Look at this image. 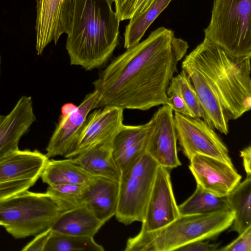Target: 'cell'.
Wrapping results in <instances>:
<instances>
[{
  "mask_svg": "<svg viewBox=\"0 0 251 251\" xmlns=\"http://www.w3.org/2000/svg\"><path fill=\"white\" fill-rule=\"evenodd\" d=\"M98 97V92L94 90L86 95L83 101L72 111L61 114L46 148L45 154L49 158L58 155L65 157L73 151Z\"/></svg>",
  "mask_w": 251,
  "mask_h": 251,
  "instance_id": "14",
  "label": "cell"
},
{
  "mask_svg": "<svg viewBox=\"0 0 251 251\" xmlns=\"http://www.w3.org/2000/svg\"><path fill=\"white\" fill-rule=\"evenodd\" d=\"M118 195V182L95 176L86 186L84 204L99 220L105 223L116 214Z\"/></svg>",
  "mask_w": 251,
  "mask_h": 251,
  "instance_id": "19",
  "label": "cell"
},
{
  "mask_svg": "<svg viewBox=\"0 0 251 251\" xmlns=\"http://www.w3.org/2000/svg\"><path fill=\"white\" fill-rule=\"evenodd\" d=\"M66 49L70 64L86 71L105 64L117 46L120 21L112 0H73Z\"/></svg>",
  "mask_w": 251,
  "mask_h": 251,
  "instance_id": "2",
  "label": "cell"
},
{
  "mask_svg": "<svg viewBox=\"0 0 251 251\" xmlns=\"http://www.w3.org/2000/svg\"><path fill=\"white\" fill-rule=\"evenodd\" d=\"M112 141L98 145L72 158L92 175L119 182L121 171L112 154Z\"/></svg>",
  "mask_w": 251,
  "mask_h": 251,
  "instance_id": "21",
  "label": "cell"
},
{
  "mask_svg": "<svg viewBox=\"0 0 251 251\" xmlns=\"http://www.w3.org/2000/svg\"><path fill=\"white\" fill-rule=\"evenodd\" d=\"M188 43L160 27L114 58L93 82L94 109L107 106L146 111L168 104L167 90Z\"/></svg>",
  "mask_w": 251,
  "mask_h": 251,
  "instance_id": "1",
  "label": "cell"
},
{
  "mask_svg": "<svg viewBox=\"0 0 251 251\" xmlns=\"http://www.w3.org/2000/svg\"><path fill=\"white\" fill-rule=\"evenodd\" d=\"M180 215L209 214L230 211L226 196H219L197 185L193 194L178 206Z\"/></svg>",
  "mask_w": 251,
  "mask_h": 251,
  "instance_id": "24",
  "label": "cell"
},
{
  "mask_svg": "<svg viewBox=\"0 0 251 251\" xmlns=\"http://www.w3.org/2000/svg\"><path fill=\"white\" fill-rule=\"evenodd\" d=\"M73 0H36V50L41 55L51 42L56 45L70 31Z\"/></svg>",
  "mask_w": 251,
  "mask_h": 251,
  "instance_id": "10",
  "label": "cell"
},
{
  "mask_svg": "<svg viewBox=\"0 0 251 251\" xmlns=\"http://www.w3.org/2000/svg\"><path fill=\"white\" fill-rule=\"evenodd\" d=\"M86 186L75 184L49 185L46 193L53 199L63 212L84 204Z\"/></svg>",
  "mask_w": 251,
  "mask_h": 251,
  "instance_id": "27",
  "label": "cell"
},
{
  "mask_svg": "<svg viewBox=\"0 0 251 251\" xmlns=\"http://www.w3.org/2000/svg\"><path fill=\"white\" fill-rule=\"evenodd\" d=\"M169 86L180 94L196 117L203 120L204 114L201 104L189 76L184 70L173 77Z\"/></svg>",
  "mask_w": 251,
  "mask_h": 251,
  "instance_id": "28",
  "label": "cell"
},
{
  "mask_svg": "<svg viewBox=\"0 0 251 251\" xmlns=\"http://www.w3.org/2000/svg\"><path fill=\"white\" fill-rule=\"evenodd\" d=\"M204 33L231 56H251V0H214Z\"/></svg>",
  "mask_w": 251,
  "mask_h": 251,
  "instance_id": "5",
  "label": "cell"
},
{
  "mask_svg": "<svg viewBox=\"0 0 251 251\" xmlns=\"http://www.w3.org/2000/svg\"><path fill=\"white\" fill-rule=\"evenodd\" d=\"M4 116L0 115V122L1 121L3 118Z\"/></svg>",
  "mask_w": 251,
  "mask_h": 251,
  "instance_id": "35",
  "label": "cell"
},
{
  "mask_svg": "<svg viewBox=\"0 0 251 251\" xmlns=\"http://www.w3.org/2000/svg\"><path fill=\"white\" fill-rule=\"evenodd\" d=\"M170 172V170L159 165L140 231L161 229L180 216Z\"/></svg>",
  "mask_w": 251,
  "mask_h": 251,
  "instance_id": "11",
  "label": "cell"
},
{
  "mask_svg": "<svg viewBox=\"0 0 251 251\" xmlns=\"http://www.w3.org/2000/svg\"><path fill=\"white\" fill-rule=\"evenodd\" d=\"M234 218L230 230L241 233L251 226V175H247L227 196Z\"/></svg>",
  "mask_w": 251,
  "mask_h": 251,
  "instance_id": "23",
  "label": "cell"
},
{
  "mask_svg": "<svg viewBox=\"0 0 251 251\" xmlns=\"http://www.w3.org/2000/svg\"><path fill=\"white\" fill-rule=\"evenodd\" d=\"M52 233L50 227L35 235L34 238L25 246L22 251H44L45 247Z\"/></svg>",
  "mask_w": 251,
  "mask_h": 251,
  "instance_id": "32",
  "label": "cell"
},
{
  "mask_svg": "<svg viewBox=\"0 0 251 251\" xmlns=\"http://www.w3.org/2000/svg\"><path fill=\"white\" fill-rule=\"evenodd\" d=\"M103 247L98 244L94 237L77 236L52 231L44 251H103Z\"/></svg>",
  "mask_w": 251,
  "mask_h": 251,
  "instance_id": "26",
  "label": "cell"
},
{
  "mask_svg": "<svg viewBox=\"0 0 251 251\" xmlns=\"http://www.w3.org/2000/svg\"><path fill=\"white\" fill-rule=\"evenodd\" d=\"M220 251H251V226L247 228L234 240L226 246L219 248Z\"/></svg>",
  "mask_w": 251,
  "mask_h": 251,
  "instance_id": "31",
  "label": "cell"
},
{
  "mask_svg": "<svg viewBox=\"0 0 251 251\" xmlns=\"http://www.w3.org/2000/svg\"><path fill=\"white\" fill-rule=\"evenodd\" d=\"M151 128L150 120L143 125H123L116 134L112 141V151L121 173L146 152Z\"/></svg>",
  "mask_w": 251,
  "mask_h": 251,
  "instance_id": "18",
  "label": "cell"
},
{
  "mask_svg": "<svg viewBox=\"0 0 251 251\" xmlns=\"http://www.w3.org/2000/svg\"><path fill=\"white\" fill-rule=\"evenodd\" d=\"M124 109L114 106L100 108L88 115L75 148L65 158L77 155L112 141L124 125Z\"/></svg>",
  "mask_w": 251,
  "mask_h": 251,
  "instance_id": "13",
  "label": "cell"
},
{
  "mask_svg": "<svg viewBox=\"0 0 251 251\" xmlns=\"http://www.w3.org/2000/svg\"><path fill=\"white\" fill-rule=\"evenodd\" d=\"M1 56L0 54V75Z\"/></svg>",
  "mask_w": 251,
  "mask_h": 251,
  "instance_id": "36",
  "label": "cell"
},
{
  "mask_svg": "<svg viewBox=\"0 0 251 251\" xmlns=\"http://www.w3.org/2000/svg\"><path fill=\"white\" fill-rule=\"evenodd\" d=\"M151 120L152 128L146 152L159 166L169 170L180 166L173 110L168 104L162 105Z\"/></svg>",
  "mask_w": 251,
  "mask_h": 251,
  "instance_id": "12",
  "label": "cell"
},
{
  "mask_svg": "<svg viewBox=\"0 0 251 251\" xmlns=\"http://www.w3.org/2000/svg\"><path fill=\"white\" fill-rule=\"evenodd\" d=\"M234 218L231 211L180 215L165 227L140 231L129 238L126 251H172L190 243L216 238L228 228Z\"/></svg>",
  "mask_w": 251,
  "mask_h": 251,
  "instance_id": "4",
  "label": "cell"
},
{
  "mask_svg": "<svg viewBox=\"0 0 251 251\" xmlns=\"http://www.w3.org/2000/svg\"><path fill=\"white\" fill-rule=\"evenodd\" d=\"M35 120L31 97L22 96L0 122V161L19 150L20 139Z\"/></svg>",
  "mask_w": 251,
  "mask_h": 251,
  "instance_id": "17",
  "label": "cell"
},
{
  "mask_svg": "<svg viewBox=\"0 0 251 251\" xmlns=\"http://www.w3.org/2000/svg\"><path fill=\"white\" fill-rule=\"evenodd\" d=\"M204 240H200L186 244L176 250L183 251H217L220 243L210 244Z\"/></svg>",
  "mask_w": 251,
  "mask_h": 251,
  "instance_id": "33",
  "label": "cell"
},
{
  "mask_svg": "<svg viewBox=\"0 0 251 251\" xmlns=\"http://www.w3.org/2000/svg\"><path fill=\"white\" fill-rule=\"evenodd\" d=\"M172 0H154L144 12L129 20L124 32V47L127 49L139 43L145 32Z\"/></svg>",
  "mask_w": 251,
  "mask_h": 251,
  "instance_id": "25",
  "label": "cell"
},
{
  "mask_svg": "<svg viewBox=\"0 0 251 251\" xmlns=\"http://www.w3.org/2000/svg\"><path fill=\"white\" fill-rule=\"evenodd\" d=\"M167 95V104L171 107L173 111L186 116L196 117L180 94L176 89L168 86Z\"/></svg>",
  "mask_w": 251,
  "mask_h": 251,
  "instance_id": "30",
  "label": "cell"
},
{
  "mask_svg": "<svg viewBox=\"0 0 251 251\" xmlns=\"http://www.w3.org/2000/svg\"><path fill=\"white\" fill-rule=\"evenodd\" d=\"M120 21L130 20L146 10L154 0H112Z\"/></svg>",
  "mask_w": 251,
  "mask_h": 251,
  "instance_id": "29",
  "label": "cell"
},
{
  "mask_svg": "<svg viewBox=\"0 0 251 251\" xmlns=\"http://www.w3.org/2000/svg\"><path fill=\"white\" fill-rule=\"evenodd\" d=\"M208 77L228 121L251 109V56L234 57L204 38L186 56Z\"/></svg>",
  "mask_w": 251,
  "mask_h": 251,
  "instance_id": "3",
  "label": "cell"
},
{
  "mask_svg": "<svg viewBox=\"0 0 251 251\" xmlns=\"http://www.w3.org/2000/svg\"><path fill=\"white\" fill-rule=\"evenodd\" d=\"M158 166L145 152L121 173L118 203L115 215L119 222L128 225L143 221Z\"/></svg>",
  "mask_w": 251,
  "mask_h": 251,
  "instance_id": "7",
  "label": "cell"
},
{
  "mask_svg": "<svg viewBox=\"0 0 251 251\" xmlns=\"http://www.w3.org/2000/svg\"><path fill=\"white\" fill-rule=\"evenodd\" d=\"M189 160V168L197 185L214 195L226 196L240 182L242 176L234 166L201 154Z\"/></svg>",
  "mask_w": 251,
  "mask_h": 251,
  "instance_id": "15",
  "label": "cell"
},
{
  "mask_svg": "<svg viewBox=\"0 0 251 251\" xmlns=\"http://www.w3.org/2000/svg\"><path fill=\"white\" fill-rule=\"evenodd\" d=\"M243 164L247 175H251V146L249 145L240 151Z\"/></svg>",
  "mask_w": 251,
  "mask_h": 251,
  "instance_id": "34",
  "label": "cell"
},
{
  "mask_svg": "<svg viewBox=\"0 0 251 251\" xmlns=\"http://www.w3.org/2000/svg\"><path fill=\"white\" fill-rule=\"evenodd\" d=\"M181 67L187 74L196 92L204 112L203 120L211 128L227 135L229 132V121L208 77L186 56Z\"/></svg>",
  "mask_w": 251,
  "mask_h": 251,
  "instance_id": "16",
  "label": "cell"
},
{
  "mask_svg": "<svg viewBox=\"0 0 251 251\" xmlns=\"http://www.w3.org/2000/svg\"><path fill=\"white\" fill-rule=\"evenodd\" d=\"M95 176L75 163L72 158L49 159L40 177L49 185L75 184L87 186Z\"/></svg>",
  "mask_w": 251,
  "mask_h": 251,
  "instance_id": "22",
  "label": "cell"
},
{
  "mask_svg": "<svg viewBox=\"0 0 251 251\" xmlns=\"http://www.w3.org/2000/svg\"><path fill=\"white\" fill-rule=\"evenodd\" d=\"M104 224L83 204L62 212L51 228L55 233L94 237Z\"/></svg>",
  "mask_w": 251,
  "mask_h": 251,
  "instance_id": "20",
  "label": "cell"
},
{
  "mask_svg": "<svg viewBox=\"0 0 251 251\" xmlns=\"http://www.w3.org/2000/svg\"><path fill=\"white\" fill-rule=\"evenodd\" d=\"M49 158L37 150H18L0 161V201L32 187Z\"/></svg>",
  "mask_w": 251,
  "mask_h": 251,
  "instance_id": "9",
  "label": "cell"
},
{
  "mask_svg": "<svg viewBox=\"0 0 251 251\" xmlns=\"http://www.w3.org/2000/svg\"><path fill=\"white\" fill-rule=\"evenodd\" d=\"M61 212L47 193L26 190L0 201V226L14 238H24L51 227Z\"/></svg>",
  "mask_w": 251,
  "mask_h": 251,
  "instance_id": "6",
  "label": "cell"
},
{
  "mask_svg": "<svg viewBox=\"0 0 251 251\" xmlns=\"http://www.w3.org/2000/svg\"><path fill=\"white\" fill-rule=\"evenodd\" d=\"M177 141L189 160L196 154L212 157L234 166L228 150L221 138L202 119L174 112Z\"/></svg>",
  "mask_w": 251,
  "mask_h": 251,
  "instance_id": "8",
  "label": "cell"
}]
</instances>
